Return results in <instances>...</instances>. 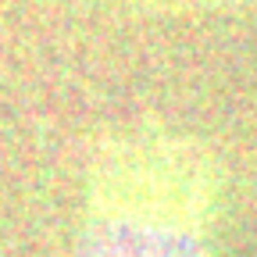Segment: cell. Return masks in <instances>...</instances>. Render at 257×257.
<instances>
[{
	"mask_svg": "<svg viewBox=\"0 0 257 257\" xmlns=\"http://www.w3.org/2000/svg\"><path fill=\"white\" fill-rule=\"evenodd\" d=\"M218 175L193 140L133 128L96 147L68 257H207Z\"/></svg>",
	"mask_w": 257,
	"mask_h": 257,
	"instance_id": "cell-1",
	"label": "cell"
}]
</instances>
